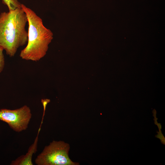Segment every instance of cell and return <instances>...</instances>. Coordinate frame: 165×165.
<instances>
[{
  "instance_id": "3957f363",
  "label": "cell",
  "mask_w": 165,
  "mask_h": 165,
  "mask_svg": "<svg viewBox=\"0 0 165 165\" xmlns=\"http://www.w3.org/2000/svg\"><path fill=\"white\" fill-rule=\"evenodd\" d=\"M69 145L63 141H53L46 146L35 160L37 165H77L69 158Z\"/></svg>"
},
{
  "instance_id": "277c9868",
  "label": "cell",
  "mask_w": 165,
  "mask_h": 165,
  "mask_svg": "<svg viewBox=\"0 0 165 165\" xmlns=\"http://www.w3.org/2000/svg\"><path fill=\"white\" fill-rule=\"evenodd\" d=\"M31 116V110L26 105L14 110H0V120L6 123L11 129L17 132L26 130Z\"/></svg>"
},
{
  "instance_id": "7a4b0ae2",
  "label": "cell",
  "mask_w": 165,
  "mask_h": 165,
  "mask_svg": "<svg viewBox=\"0 0 165 165\" xmlns=\"http://www.w3.org/2000/svg\"><path fill=\"white\" fill-rule=\"evenodd\" d=\"M21 7L27 15L28 29L27 45L21 51L20 56L23 60L38 61L45 55L52 34L34 11L23 4Z\"/></svg>"
},
{
  "instance_id": "8992f818",
  "label": "cell",
  "mask_w": 165,
  "mask_h": 165,
  "mask_svg": "<svg viewBox=\"0 0 165 165\" xmlns=\"http://www.w3.org/2000/svg\"><path fill=\"white\" fill-rule=\"evenodd\" d=\"M3 3L6 5L9 10H14L21 7V4L17 0H2Z\"/></svg>"
},
{
  "instance_id": "6da1fadb",
  "label": "cell",
  "mask_w": 165,
  "mask_h": 165,
  "mask_svg": "<svg viewBox=\"0 0 165 165\" xmlns=\"http://www.w3.org/2000/svg\"><path fill=\"white\" fill-rule=\"evenodd\" d=\"M27 15L21 7L0 14V46L10 57L27 42Z\"/></svg>"
},
{
  "instance_id": "5b68a950",
  "label": "cell",
  "mask_w": 165,
  "mask_h": 165,
  "mask_svg": "<svg viewBox=\"0 0 165 165\" xmlns=\"http://www.w3.org/2000/svg\"><path fill=\"white\" fill-rule=\"evenodd\" d=\"M41 127V126H40ZM41 127L38 130V134L34 143L29 148L28 152L25 155H22L15 160L13 161L11 165H33L32 157L33 154L37 151L38 136Z\"/></svg>"
},
{
  "instance_id": "ba28073f",
  "label": "cell",
  "mask_w": 165,
  "mask_h": 165,
  "mask_svg": "<svg viewBox=\"0 0 165 165\" xmlns=\"http://www.w3.org/2000/svg\"><path fill=\"white\" fill-rule=\"evenodd\" d=\"M157 133L158 134L156 135L155 137L160 139L162 143L164 145L165 144V138L162 134L161 130H159Z\"/></svg>"
},
{
  "instance_id": "9c48e42d",
  "label": "cell",
  "mask_w": 165,
  "mask_h": 165,
  "mask_svg": "<svg viewBox=\"0 0 165 165\" xmlns=\"http://www.w3.org/2000/svg\"><path fill=\"white\" fill-rule=\"evenodd\" d=\"M156 125L159 128V130H160L162 128V126H161V124L160 123H157Z\"/></svg>"
},
{
  "instance_id": "52a82bcc",
  "label": "cell",
  "mask_w": 165,
  "mask_h": 165,
  "mask_svg": "<svg viewBox=\"0 0 165 165\" xmlns=\"http://www.w3.org/2000/svg\"><path fill=\"white\" fill-rule=\"evenodd\" d=\"M3 49L0 46V73L3 71L5 65V58Z\"/></svg>"
}]
</instances>
